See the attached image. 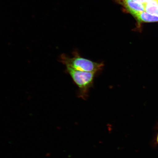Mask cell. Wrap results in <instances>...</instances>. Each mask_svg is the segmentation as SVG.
<instances>
[{"label": "cell", "instance_id": "cell-1", "mask_svg": "<svg viewBox=\"0 0 158 158\" xmlns=\"http://www.w3.org/2000/svg\"><path fill=\"white\" fill-rule=\"evenodd\" d=\"M73 56L70 57L65 55L60 57V61L66 67L81 72L97 73L102 70L103 63L94 62L83 58L76 51L73 52Z\"/></svg>", "mask_w": 158, "mask_h": 158}, {"label": "cell", "instance_id": "cell-2", "mask_svg": "<svg viewBox=\"0 0 158 158\" xmlns=\"http://www.w3.org/2000/svg\"><path fill=\"white\" fill-rule=\"evenodd\" d=\"M67 73L78 87V97L86 100L89 91L93 87L94 78L97 73L81 72L66 67Z\"/></svg>", "mask_w": 158, "mask_h": 158}, {"label": "cell", "instance_id": "cell-3", "mask_svg": "<svg viewBox=\"0 0 158 158\" xmlns=\"http://www.w3.org/2000/svg\"><path fill=\"white\" fill-rule=\"evenodd\" d=\"M134 17L141 22L150 23L158 22V16L150 14L144 11L134 16Z\"/></svg>", "mask_w": 158, "mask_h": 158}, {"label": "cell", "instance_id": "cell-4", "mask_svg": "<svg viewBox=\"0 0 158 158\" xmlns=\"http://www.w3.org/2000/svg\"><path fill=\"white\" fill-rule=\"evenodd\" d=\"M146 12L152 15L158 16V2L157 0H152L144 5Z\"/></svg>", "mask_w": 158, "mask_h": 158}, {"label": "cell", "instance_id": "cell-5", "mask_svg": "<svg viewBox=\"0 0 158 158\" xmlns=\"http://www.w3.org/2000/svg\"><path fill=\"white\" fill-rule=\"evenodd\" d=\"M135 2L141 4L145 5L152 0H131Z\"/></svg>", "mask_w": 158, "mask_h": 158}, {"label": "cell", "instance_id": "cell-6", "mask_svg": "<svg viewBox=\"0 0 158 158\" xmlns=\"http://www.w3.org/2000/svg\"><path fill=\"white\" fill-rule=\"evenodd\" d=\"M157 141L158 143V136H157Z\"/></svg>", "mask_w": 158, "mask_h": 158}, {"label": "cell", "instance_id": "cell-7", "mask_svg": "<svg viewBox=\"0 0 158 158\" xmlns=\"http://www.w3.org/2000/svg\"><path fill=\"white\" fill-rule=\"evenodd\" d=\"M157 1H158V0H157Z\"/></svg>", "mask_w": 158, "mask_h": 158}, {"label": "cell", "instance_id": "cell-8", "mask_svg": "<svg viewBox=\"0 0 158 158\" xmlns=\"http://www.w3.org/2000/svg\"></svg>", "mask_w": 158, "mask_h": 158}]
</instances>
